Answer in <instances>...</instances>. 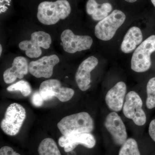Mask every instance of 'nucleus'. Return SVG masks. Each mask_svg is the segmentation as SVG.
<instances>
[{
    "mask_svg": "<svg viewBox=\"0 0 155 155\" xmlns=\"http://www.w3.org/2000/svg\"><path fill=\"white\" fill-rule=\"evenodd\" d=\"M71 11V6L67 0L44 2L39 5L37 17L44 25H54L61 19L67 18Z\"/></svg>",
    "mask_w": 155,
    "mask_h": 155,
    "instance_id": "obj_1",
    "label": "nucleus"
},
{
    "mask_svg": "<svg viewBox=\"0 0 155 155\" xmlns=\"http://www.w3.org/2000/svg\"><path fill=\"white\" fill-rule=\"evenodd\" d=\"M57 125L63 135L90 133L94 128V123L91 116L84 112L66 116L58 122Z\"/></svg>",
    "mask_w": 155,
    "mask_h": 155,
    "instance_id": "obj_2",
    "label": "nucleus"
},
{
    "mask_svg": "<svg viewBox=\"0 0 155 155\" xmlns=\"http://www.w3.org/2000/svg\"><path fill=\"white\" fill-rule=\"evenodd\" d=\"M155 51V35L145 40L134 51L131 60V69L134 72H143L151 66V55Z\"/></svg>",
    "mask_w": 155,
    "mask_h": 155,
    "instance_id": "obj_3",
    "label": "nucleus"
},
{
    "mask_svg": "<svg viewBox=\"0 0 155 155\" xmlns=\"http://www.w3.org/2000/svg\"><path fill=\"white\" fill-rule=\"evenodd\" d=\"M126 19L125 14L120 10H114L104 19L99 21L95 27V35L104 41L113 38L116 31Z\"/></svg>",
    "mask_w": 155,
    "mask_h": 155,
    "instance_id": "obj_4",
    "label": "nucleus"
},
{
    "mask_svg": "<svg viewBox=\"0 0 155 155\" xmlns=\"http://www.w3.org/2000/svg\"><path fill=\"white\" fill-rule=\"evenodd\" d=\"M26 118L24 108L17 103L11 104L6 110L1 127L7 135L15 136L19 133Z\"/></svg>",
    "mask_w": 155,
    "mask_h": 155,
    "instance_id": "obj_5",
    "label": "nucleus"
},
{
    "mask_svg": "<svg viewBox=\"0 0 155 155\" xmlns=\"http://www.w3.org/2000/svg\"><path fill=\"white\" fill-rule=\"evenodd\" d=\"M52 39L48 33L43 31H35L31 34L30 40L20 42L19 49L25 51V54L29 58H38L41 55V48L48 49L51 44Z\"/></svg>",
    "mask_w": 155,
    "mask_h": 155,
    "instance_id": "obj_6",
    "label": "nucleus"
},
{
    "mask_svg": "<svg viewBox=\"0 0 155 155\" xmlns=\"http://www.w3.org/2000/svg\"><path fill=\"white\" fill-rule=\"evenodd\" d=\"M142 106V101L138 94L134 91L129 92L125 97L123 114L127 119H131L135 125L142 126L147 121L146 115Z\"/></svg>",
    "mask_w": 155,
    "mask_h": 155,
    "instance_id": "obj_7",
    "label": "nucleus"
},
{
    "mask_svg": "<svg viewBox=\"0 0 155 155\" xmlns=\"http://www.w3.org/2000/svg\"><path fill=\"white\" fill-rule=\"evenodd\" d=\"M39 91L44 101H48L56 97L63 102L71 99L75 94L72 89L62 87L59 80L54 79H49L42 82Z\"/></svg>",
    "mask_w": 155,
    "mask_h": 155,
    "instance_id": "obj_8",
    "label": "nucleus"
},
{
    "mask_svg": "<svg viewBox=\"0 0 155 155\" xmlns=\"http://www.w3.org/2000/svg\"><path fill=\"white\" fill-rule=\"evenodd\" d=\"M61 39L64 51L70 54L89 49L93 42L91 37L75 35L70 29L64 30Z\"/></svg>",
    "mask_w": 155,
    "mask_h": 155,
    "instance_id": "obj_9",
    "label": "nucleus"
},
{
    "mask_svg": "<svg viewBox=\"0 0 155 155\" xmlns=\"http://www.w3.org/2000/svg\"><path fill=\"white\" fill-rule=\"evenodd\" d=\"M59 62L60 59L56 55L44 56L29 63V72L37 78H49L53 75L54 67Z\"/></svg>",
    "mask_w": 155,
    "mask_h": 155,
    "instance_id": "obj_10",
    "label": "nucleus"
},
{
    "mask_svg": "<svg viewBox=\"0 0 155 155\" xmlns=\"http://www.w3.org/2000/svg\"><path fill=\"white\" fill-rule=\"evenodd\" d=\"M104 125L116 144L122 145L127 140L126 127L120 116L116 112H112L107 115Z\"/></svg>",
    "mask_w": 155,
    "mask_h": 155,
    "instance_id": "obj_11",
    "label": "nucleus"
},
{
    "mask_svg": "<svg viewBox=\"0 0 155 155\" xmlns=\"http://www.w3.org/2000/svg\"><path fill=\"white\" fill-rule=\"evenodd\" d=\"M58 143L64 147L66 153L73 150L78 145H82L88 148H92L96 144L94 136L90 133L75 134L62 136L59 138Z\"/></svg>",
    "mask_w": 155,
    "mask_h": 155,
    "instance_id": "obj_12",
    "label": "nucleus"
},
{
    "mask_svg": "<svg viewBox=\"0 0 155 155\" xmlns=\"http://www.w3.org/2000/svg\"><path fill=\"white\" fill-rule=\"evenodd\" d=\"M98 64V60L94 56H91L80 64L75 75L78 88L82 91H86L90 88L91 73Z\"/></svg>",
    "mask_w": 155,
    "mask_h": 155,
    "instance_id": "obj_13",
    "label": "nucleus"
},
{
    "mask_svg": "<svg viewBox=\"0 0 155 155\" xmlns=\"http://www.w3.org/2000/svg\"><path fill=\"white\" fill-rule=\"evenodd\" d=\"M127 86L125 82L119 81L107 93L105 101L108 108L113 112H120L123 108Z\"/></svg>",
    "mask_w": 155,
    "mask_h": 155,
    "instance_id": "obj_14",
    "label": "nucleus"
},
{
    "mask_svg": "<svg viewBox=\"0 0 155 155\" xmlns=\"http://www.w3.org/2000/svg\"><path fill=\"white\" fill-rule=\"evenodd\" d=\"M28 71L29 65L27 59L21 56L16 57L13 61L12 67L6 69L4 72V81L7 84L13 83L17 78H23L24 75L28 74Z\"/></svg>",
    "mask_w": 155,
    "mask_h": 155,
    "instance_id": "obj_15",
    "label": "nucleus"
},
{
    "mask_svg": "<svg viewBox=\"0 0 155 155\" xmlns=\"http://www.w3.org/2000/svg\"><path fill=\"white\" fill-rule=\"evenodd\" d=\"M142 33L140 28L136 26L131 27L124 36L121 45V50L125 54H129L141 44L143 41Z\"/></svg>",
    "mask_w": 155,
    "mask_h": 155,
    "instance_id": "obj_16",
    "label": "nucleus"
},
{
    "mask_svg": "<svg viewBox=\"0 0 155 155\" xmlns=\"http://www.w3.org/2000/svg\"><path fill=\"white\" fill-rule=\"evenodd\" d=\"M112 10V6L109 3L98 4L95 0H88L86 4V11L93 19L101 21L107 17Z\"/></svg>",
    "mask_w": 155,
    "mask_h": 155,
    "instance_id": "obj_17",
    "label": "nucleus"
},
{
    "mask_svg": "<svg viewBox=\"0 0 155 155\" xmlns=\"http://www.w3.org/2000/svg\"><path fill=\"white\" fill-rule=\"evenodd\" d=\"M39 155H61L56 143L53 139L45 138L38 148Z\"/></svg>",
    "mask_w": 155,
    "mask_h": 155,
    "instance_id": "obj_18",
    "label": "nucleus"
},
{
    "mask_svg": "<svg viewBox=\"0 0 155 155\" xmlns=\"http://www.w3.org/2000/svg\"><path fill=\"white\" fill-rule=\"evenodd\" d=\"M122 146L119 155H140L138 144L134 139H127Z\"/></svg>",
    "mask_w": 155,
    "mask_h": 155,
    "instance_id": "obj_19",
    "label": "nucleus"
},
{
    "mask_svg": "<svg viewBox=\"0 0 155 155\" xmlns=\"http://www.w3.org/2000/svg\"><path fill=\"white\" fill-rule=\"evenodd\" d=\"M8 91H19L24 97H28L31 92L30 84L25 80H20L7 88Z\"/></svg>",
    "mask_w": 155,
    "mask_h": 155,
    "instance_id": "obj_20",
    "label": "nucleus"
},
{
    "mask_svg": "<svg viewBox=\"0 0 155 155\" xmlns=\"http://www.w3.org/2000/svg\"><path fill=\"white\" fill-rule=\"evenodd\" d=\"M147 107L152 109L155 107V77L150 79L147 85Z\"/></svg>",
    "mask_w": 155,
    "mask_h": 155,
    "instance_id": "obj_21",
    "label": "nucleus"
},
{
    "mask_svg": "<svg viewBox=\"0 0 155 155\" xmlns=\"http://www.w3.org/2000/svg\"><path fill=\"white\" fill-rule=\"evenodd\" d=\"M43 98L42 97L39 91L35 92L31 97L32 104L36 107H40L42 106L44 103Z\"/></svg>",
    "mask_w": 155,
    "mask_h": 155,
    "instance_id": "obj_22",
    "label": "nucleus"
},
{
    "mask_svg": "<svg viewBox=\"0 0 155 155\" xmlns=\"http://www.w3.org/2000/svg\"><path fill=\"white\" fill-rule=\"evenodd\" d=\"M0 155H20L8 146L3 147L0 149Z\"/></svg>",
    "mask_w": 155,
    "mask_h": 155,
    "instance_id": "obj_23",
    "label": "nucleus"
},
{
    "mask_svg": "<svg viewBox=\"0 0 155 155\" xmlns=\"http://www.w3.org/2000/svg\"><path fill=\"white\" fill-rule=\"evenodd\" d=\"M149 133L153 140L155 142V119H153L150 122Z\"/></svg>",
    "mask_w": 155,
    "mask_h": 155,
    "instance_id": "obj_24",
    "label": "nucleus"
},
{
    "mask_svg": "<svg viewBox=\"0 0 155 155\" xmlns=\"http://www.w3.org/2000/svg\"><path fill=\"white\" fill-rule=\"evenodd\" d=\"M67 155H76V154L75 151L72 150L67 153Z\"/></svg>",
    "mask_w": 155,
    "mask_h": 155,
    "instance_id": "obj_25",
    "label": "nucleus"
},
{
    "mask_svg": "<svg viewBox=\"0 0 155 155\" xmlns=\"http://www.w3.org/2000/svg\"><path fill=\"white\" fill-rule=\"evenodd\" d=\"M125 1H126L127 2L134 3L137 0H125Z\"/></svg>",
    "mask_w": 155,
    "mask_h": 155,
    "instance_id": "obj_26",
    "label": "nucleus"
},
{
    "mask_svg": "<svg viewBox=\"0 0 155 155\" xmlns=\"http://www.w3.org/2000/svg\"><path fill=\"white\" fill-rule=\"evenodd\" d=\"M0 49H1V51H0V55L1 56L2 54V45H0Z\"/></svg>",
    "mask_w": 155,
    "mask_h": 155,
    "instance_id": "obj_27",
    "label": "nucleus"
},
{
    "mask_svg": "<svg viewBox=\"0 0 155 155\" xmlns=\"http://www.w3.org/2000/svg\"><path fill=\"white\" fill-rule=\"evenodd\" d=\"M151 1L153 5L155 7V0H151Z\"/></svg>",
    "mask_w": 155,
    "mask_h": 155,
    "instance_id": "obj_28",
    "label": "nucleus"
}]
</instances>
